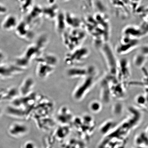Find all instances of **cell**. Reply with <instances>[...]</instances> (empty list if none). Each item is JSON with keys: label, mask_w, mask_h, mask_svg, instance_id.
Listing matches in <instances>:
<instances>
[{"label": "cell", "mask_w": 148, "mask_h": 148, "mask_svg": "<svg viewBox=\"0 0 148 148\" xmlns=\"http://www.w3.org/2000/svg\"><path fill=\"white\" fill-rule=\"evenodd\" d=\"M63 1H69V0H63Z\"/></svg>", "instance_id": "obj_28"}, {"label": "cell", "mask_w": 148, "mask_h": 148, "mask_svg": "<svg viewBox=\"0 0 148 148\" xmlns=\"http://www.w3.org/2000/svg\"><path fill=\"white\" fill-rule=\"evenodd\" d=\"M96 69L83 78L74 89L72 96L76 101H79L84 99L93 86L97 78Z\"/></svg>", "instance_id": "obj_2"}, {"label": "cell", "mask_w": 148, "mask_h": 148, "mask_svg": "<svg viewBox=\"0 0 148 148\" xmlns=\"http://www.w3.org/2000/svg\"><path fill=\"white\" fill-rule=\"evenodd\" d=\"M35 85L34 79L32 77H26L18 88L20 96L25 97L33 93Z\"/></svg>", "instance_id": "obj_12"}, {"label": "cell", "mask_w": 148, "mask_h": 148, "mask_svg": "<svg viewBox=\"0 0 148 148\" xmlns=\"http://www.w3.org/2000/svg\"><path fill=\"white\" fill-rule=\"evenodd\" d=\"M36 75L40 79H44L47 78L53 73L55 71L56 66L47 63L36 61Z\"/></svg>", "instance_id": "obj_10"}, {"label": "cell", "mask_w": 148, "mask_h": 148, "mask_svg": "<svg viewBox=\"0 0 148 148\" xmlns=\"http://www.w3.org/2000/svg\"><path fill=\"white\" fill-rule=\"evenodd\" d=\"M15 31L20 38L27 40L32 39L33 36L29 30V25L25 21L19 22Z\"/></svg>", "instance_id": "obj_13"}, {"label": "cell", "mask_w": 148, "mask_h": 148, "mask_svg": "<svg viewBox=\"0 0 148 148\" xmlns=\"http://www.w3.org/2000/svg\"><path fill=\"white\" fill-rule=\"evenodd\" d=\"M57 22H58V23H57V27H58L59 25H60V20H59V21L58 22L57 21ZM64 23H63V22H62V23H61V24H62V25H63L64 26Z\"/></svg>", "instance_id": "obj_25"}, {"label": "cell", "mask_w": 148, "mask_h": 148, "mask_svg": "<svg viewBox=\"0 0 148 148\" xmlns=\"http://www.w3.org/2000/svg\"><path fill=\"white\" fill-rule=\"evenodd\" d=\"M20 4V8L23 12H27L30 8L33 0H17Z\"/></svg>", "instance_id": "obj_20"}, {"label": "cell", "mask_w": 148, "mask_h": 148, "mask_svg": "<svg viewBox=\"0 0 148 148\" xmlns=\"http://www.w3.org/2000/svg\"><path fill=\"white\" fill-rule=\"evenodd\" d=\"M146 134H147V136H148V127L147 129V132H146Z\"/></svg>", "instance_id": "obj_26"}, {"label": "cell", "mask_w": 148, "mask_h": 148, "mask_svg": "<svg viewBox=\"0 0 148 148\" xmlns=\"http://www.w3.org/2000/svg\"><path fill=\"white\" fill-rule=\"evenodd\" d=\"M112 96L108 83L106 79L104 78L101 84V99L105 103H108L110 100Z\"/></svg>", "instance_id": "obj_15"}, {"label": "cell", "mask_w": 148, "mask_h": 148, "mask_svg": "<svg viewBox=\"0 0 148 148\" xmlns=\"http://www.w3.org/2000/svg\"><path fill=\"white\" fill-rule=\"evenodd\" d=\"M0 148H1V147H0Z\"/></svg>", "instance_id": "obj_29"}, {"label": "cell", "mask_w": 148, "mask_h": 148, "mask_svg": "<svg viewBox=\"0 0 148 148\" xmlns=\"http://www.w3.org/2000/svg\"><path fill=\"white\" fill-rule=\"evenodd\" d=\"M19 22L16 16L13 14H9L5 16L2 22L1 27L5 31L15 30Z\"/></svg>", "instance_id": "obj_14"}, {"label": "cell", "mask_w": 148, "mask_h": 148, "mask_svg": "<svg viewBox=\"0 0 148 148\" xmlns=\"http://www.w3.org/2000/svg\"><path fill=\"white\" fill-rule=\"evenodd\" d=\"M102 52L106 60L109 74L116 76L117 73L118 61L110 46L105 44L102 48Z\"/></svg>", "instance_id": "obj_5"}, {"label": "cell", "mask_w": 148, "mask_h": 148, "mask_svg": "<svg viewBox=\"0 0 148 148\" xmlns=\"http://www.w3.org/2000/svg\"><path fill=\"white\" fill-rule=\"evenodd\" d=\"M6 111L9 116L14 118L22 117L25 113V110L24 109L12 105L7 107Z\"/></svg>", "instance_id": "obj_16"}, {"label": "cell", "mask_w": 148, "mask_h": 148, "mask_svg": "<svg viewBox=\"0 0 148 148\" xmlns=\"http://www.w3.org/2000/svg\"><path fill=\"white\" fill-rule=\"evenodd\" d=\"M130 75V71L128 60L123 59L118 62L116 77L118 81L125 84Z\"/></svg>", "instance_id": "obj_7"}, {"label": "cell", "mask_w": 148, "mask_h": 148, "mask_svg": "<svg viewBox=\"0 0 148 148\" xmlns=\"http://www.w3.org/2000/svg\"><path fill=\"white\" fill-rule=\"evenodd\" d=\"M25 70L15 64H0V78L8 79L21 73Z\"/></svg>", "instance_id": "obj_8"}, {"label": "cell", "mask_w": 148, "mask_h": 148, "mask_svg": "<svg viewBox=\"0 0 148 148\" xmlns=\"http://www.w3.org/2000/svg\"><path fill=\"white\" fill-rule=\"evenodd\" d=\"M145 93V95H144L145 96L146 101H147V107H148V88H147L146 89Z\"/></svg>", "instance_id": "obj_23"}, {"label": "cell", "mask_w": 148, "mask_h": 148, "mask_svg": "<svg viewBox=\"0 0 148 148\" xmlns=\"http://www.w3.org/2000/svg\"><path fill=\"white\" fill-rule=\"evenodd\" d=\"M102 104L101 102L97 101L91 102L89 105L90 110L94 113H97L100 111L102 109Z\"/></svg>", "instance_id": "obj_19"}, {"label": "cell", "mask_w": 148, "mask_h": 148, "mask_svg": "<svg viewBox=\"0 0 148 148\" xmlns=\"http://www.w3.org/2000/svg\"><path fill=\"white\" fill-rule=\"evenodd\" d=\"M8 9L3 3H0V15H3L8 12Z\"/></svg>", "instance_id": "obj_22"}, {"label": "cell", "mask_w": 148, "mask_h": 148, "mask_svg": "<svg viewBox=\"0 0 148 148\" xmlns=\"http://www.w3.org/2000/svg\"><path fill=\"white\" fill-rule=\"evenodd\" d=\"M3 59H4V56L3 53L0 51V64L3 63Z\"/></svg>", "instance_id": "obj_24"}, {"label": "cell", "mask_w": 148, "mask_h": 148, "mask_svg": "<svg viewBox=\"0 0 148 148\" xmlns=\"http://www.w3.org/2000/svg\"><path fill=\"white\" fill-rule=\"evenodd\" d=\"M47 41V38L45 36L40 37L36 43L28 46L23 54L16 59L15 64L25 70L32 61L36 60L43 53Z\"/></svg>", "instance_id": "obj_1"}, {"label": "cell", "mask_w": 148, "mask_h": 148, "mask_svg": "<svg viewBox=\"0 0 148 148\" xmlns=\"http://www.w3.org/2000/svg\"><path fill=\"white\" fill-rule=\"evenodd\" d=\"M85 38L84 33L75 31L64 35L63 41L66 48L71 51L80 47Z\"/></svg>", "instance_id": "obj_4"}, {"label": "cell", "mask_w": 148, "mask_h": 148, "mask_svg": "<svg viewBox=\"0 0 148 148\" xmlns=\"http://www.w3.org/2000/svg\"><path fill=\"white\" fill-rule=\"evenodd\" d=\"M138 44V42L136 39L129 37L123 38L116 47V53L121 55L129 53L136 47Z\"/></svg>", "instance_id": "obj_9"}, {"label": "cell", "mask_w": 148, "mask_h": 148, "mask_svg": "<svg viewBox=\"0 0 148 148\" xmlns=\"http://www.w3.org/2000/svg\"><path fill=\"white\" fill-rule=\"evenodd\" d=\"M95 68L91 66L82 67L77 66H71L66 72V75L69 78L82 79L93 71Z\"/></svg>", "instance_id": "obj_6"}, {"label": "cell", "mask_w": 148, "mask_h": 148, "mask_svg": "<svg viewBox=\"0 0 148 148\" xmlns=\"http://www.w3.org/2000/svg\"><path fill=\"white\" fill-rule=\"evenodd\" d=\"M1 109H0V115H1Z\"/></svg>", "instance_id": "obj_27"}, {"label": "cell", "mask_w": 148, "mask_h": 148, "mask_svg": "<svg viewBox=\"0 0 148 148\" xmlns=\"http://www.w3.org/2000/svg\"><path fill=\"white\" fill-rule=\"evenodd\" d=\"M136 103L140 106L147 107V101L144 95H140L136 97Z\"/></svg>", "instance_id": "obj_21"}, {"label": "cell", "mask_w": 148, "mask_h": 148, "mask_svg": "<svg viewBox=\"0 0 148 148\" xmlns=\"http://www.w3.org/2000/svg\"><path fill=\"white\" fill-rule=\"evenodd\" d=\"M28 128L24 124L16 122L12 123L8 129V134L11 136L18 138L25 136L27 132Z\"/></svg>", "instance_id": "obj_11"}, {"label": "cell", "mask_w": 148, "mask_h": 148, "mask_svg": "<svg viewBox=\"0 0 148 148\" xmlns=\"http://www.w3.org/2000/svg\"><path fill=\"white\" fill-rule=\"evenodd\" d=\"M89 54L90 51L87 48L80 46L66 53L64 62L68 65L75 66L84 62Z\"/></svg>", "instance_id": "obj_3"}, {"label": "cell", "mask_w": 148, "mask_h": 148, "mask_svg": "<svg viewBox=\"0 0 148 148\" xmlns=\"http://www.w3.org/2000/svg\"><path fill=\"white\" fill-rule=\"evenodd\" d=\"M146 57L141 53L136 55L134 60L135 65L139 67L143 66L146 60Z\"/></svg>", "instance_id": "obj_18"}, {"label": "cell", "mask_w": 148, "mask_h": 148, "mask_svg": "<svg viewBox=\"0 0 148 148\" xmlns=\"http://www.w3.org/2000/svg\"><path fill=\"white\" fill-rule=\"evenodd\" d=\"M19 95L18 89L14 87H12L6 90H3V100L13 101L18 97Z\"/></svg>", "instance_id": "obj_17"}]
</instances>
